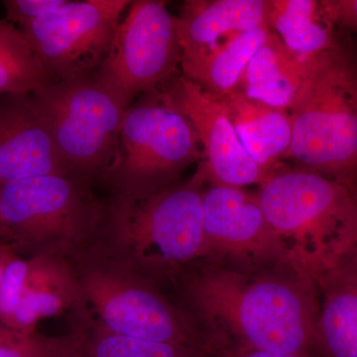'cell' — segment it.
Wrapping results in <instances>:
<instances>
[{
  "label": "cell",
  "mask_w": 357,
  "mask_h": 357,
  "mask_svg": "<svg viewBox=\"0 0 357 357\" xmlns=\"http://www.w3.org/2000/svg\"><path fill=\"white\" fill-rule=\"evenodd\" d=\"M225 357H307L295 356V354H278L259 349H245V347H236L225 352Z\"/></svg>",
  "instance_id": "4316f807"
},
{
  "label": "cell",
  "mask_w": 357,
  "mask_h": 357,
  "mask_svg": "<svg viewBox=\"0 0 357 357\" xmlns=\"http://www.w3.org/2000/svg\"><path fill=\"white\" fill-rule=\"evenodd\" d=\"M189 294L202 318L236 347L309 357L318 344L319 293L312 282L213 267L192 279Z\"/></svg>",
  "instance_id": "6da1fadb"
},
{
  "label": "cell",
  "mask_w": 357,
  "mask_h": 357,
  "mask_svg": "<svg viewBox=\"0 0 357 357\" xmlns=\"http://www.w3.org/2000/svg\"><path fill=\"white\" fill-rule=\"evenodd\" d=\"M206 256L251 263H286L285 255L257 197L243 188L210 184L203 192Z\"/></svg>",
  "instance_id": "7c38bea8"
},
{
  "label": "cell",
  "mask_w": 357,
  "mask_h": 357,
  "mask_svg": "<svg viewBox=\"0 0 357 357\" xmlns=\"http://www.w3.org/2000/svg\"><path fill=\"white\" fill-rule=\"evenodd\" d=\"M218 100L244 149L268 177L280 165L290 147L293 135L290 112L251 100L238 91Z\"/></svg>",
  "instance_id": "2e32d148"
},
{
  "label": "cell",
  "mask_w": 357,
  "mask_h": 357,
  "mask_svg": "<svg viewBox=\"0 0 357 357\" xmlns=\"http://www.w3.org/2000/svg\"><path fill=\"white\" fill-rule=\"evenodd\" d=\"M67 0H6L3 1L6 20L18 27L56 10Z\"/></svg>",
  "instance_id": "cb8c5ba5"
},
{
  "label": "cell",
  "mask_w": 357,
  "mask_h": 357,
  "mask_svg": "<svg viewBox=\"0 0 357 357\" xmlns=\"http://www.w3.org/2000/svg\"><path fill=\"white\" fill-rule=\"evenodd\" d=\"M83 300L77 275L57 253L39 252L28 259L20 304L7 328L35 331L43 319L62 314Z\"/></svg>",
  "instance_id": "9a60e30c"
},
{
  "label": "cell",
  "mask_w": 357,
  "mask_h": 357,
  "mask_svg": "<svg viewBox=\"0 0 357 357\" xmlns=\"http://www.w3.org/2000/svg\"><path fill=\"white\" fill-rule=\"evenodd\" d=\"M16 255H17V250L13 244L0 243V284H1L2 277H3L7 264Z\"/></svg>",
  "instance_id": "83f0119b"
},
{
  "label": "cell",
  "mask_w": 357,
  "mask_h": 357,
  "mask_svg": "<svg viewBox=\"0 0 357 357\" xmlns=\"http://www.w3.org/2000/svg\"><path fill=\"white\" fill-rule=\"evenodd\" d=\"M335 29L357 33V0H321Z\"/></svg>",
  "instance_id": "d4e9b609"
},
{
  "label": "cell",
  "mask_w": 357,
  "mask_h": 357,
  "mask_svg": "<svg viewBox=\"0 0 357 357\" xmlns=\"http://www.w3.org/2000/svg\"><path fill=\"white\" fill-rule=\"evenodd\" d=\"M203 152L196 131L161 89L126 110L116 156L103 177L116 196L142 197L175 184Z\"/></svg>",
  "instance_id": "5b68a950"
},
{
  "label": "cell",
  "mask_w": 357,
  "mask_h": 357,
  "mask_svg": "<svg viewBox=\"0 0 357 357\" xmlns=\"http://www.w3.org/2000/svg\"><path fill=\"white\" fill-rule=\"evenodd\" d=\"M49 175L74 178L29 93L0 96V185Z\"/></svg>",
  "instance_id": "4fadbf2b"
},
{
  "label": "cell",
  "mask_w": 357,
  "mask_h": 357,
  "mask_svg": "<svg viewBox=\"0 0 357 357\" xmlns=\"http://www.w3.org/2000/svg\"><path fill=\"white\" fill-rule=\"evenodd\" d=\"M266 0H187L177 16L182 58L227 43L265 24Z\"/></svg>",
  "instance_id": "5bb4252c"
},
{
  "label": "cell",
  "mask_w": 357,
  "mask_h": 357,
  "mask_svg": "<svg viewBox=\"0 0 357 357\" xmlns=\"http://www.w3.org/2000/svg\"><path fill=\"white\" fill-rule=\"evenodd\" d=\"M293 135L283 160L357 190V59L337 43L310 62L289 109Z\"/></svg>",
  "instance_id": "3957f363"
},
{
  "label": "cell",
  "mask_w": 357,
  "mask_h": 357,
  "mask_svg": "<svg viewBox=\"0 0 357 357\" xmlns=\"http://www.w3.org/2000/svg\"><path fill=\"white\" fill-rule=\"evenodd\" d=\"M177 16L160 0H134L114 34L109 54L93 73L128 109L134 98L177 76L182 62Z\"/></svg>",
  "instance_id": "ba28073f"
},
{
  "label": "cell",
  "mask_w": 357,
  "mask_h": 357,
  "mask_svg": "<svg viewBox=\"0 0 357 357\" xmlns=\"http://www.w3.org/2000/svg\"><path fill=\"white\" fill-rule=\"evenodd\" d=\"M208 176L199 162L187 182L142 197L115 196L110 236L129 265L174 268L206 256L203 192Z\"/></svg>",
  "instance_id": "277c9868"
},
{
  "label": "cell",
  "mask_w": 357,
  "mask_h": 357,
  "mask_svg": "<svg viewBox=\"0 0 357 357\" xmlns=\"http://www.w3.org/2000/svg\"><path fill=\"white\" fill-rule=\"evenodd\" d=\"M257 197L296 276L316 284L344 257L357 215V190L303 167L281 164Z\"/></svg>",
  "instance_id": "7a4b0ae2"
},
{
  "label": "cell",
  "mask_w": 357,
  "mask_h": 357,
  "mask_svg": "<svg viewBox=\"0 0 357 357\" xmlns=\"http://www.w3.org/2000/svg\"><path fill=\"white\" fill-rule=\"evenodd\" d=\"M89 185L57 175L0 185V215L9 243L35 255L72 250L84 243L102 215Z\"/></svg>",
  "instance_id": "52a82bcc"
},
{
  "label": "cell",
  "mask_w": 357,
  "mask_h": 357,
  "mask_svg": "<svg viewBox=\"0 0 357 357\" xmlns=\"http://www.w3.org/2000/svg\"><path fill=\"white\" fill-rule=\"evenodd\" d=\"M338 266L347 268V269L351 270V272L357 275V215L356 220H354V227H352L351 239H349L347 252H345Z\"/></svg>",
  "instance_id": "484cf974"
},
{
  "label": "cell",
  "mask_w": 357,
  "mask_h": 357,
  "mask_svg": "<svg viewBox=\"0 0 357 357\" xmlns=\"http://www.w3.org/2000/svg\"><path fill=\"white\" fill-rule=\"evenodd\" d=\"M72 337H47L35 331L0 326V357H70Z\"/></svg>",
  "instance_id": "603a6c76"
},
{
  "label": "cell",
  "mask_w": 357,
  "mask_h": 357,
  "mask_svg": "<svg viewBox=\"0 0 357 357\" xmlns=\"http://www.w3.org/2000/svg\"><path fill=\"white\" fill-rule=\"evenodd\" d=\"M316 285L318 344L328 357H357V275L335 267L321 275Z\"/></svg>",
  "instance_id": "ac0fdd59"
},
{
  "label": "cell",
  "mask_w": 357,
  "mask_h": 357,
  "mask_svg": "<svg viewBox=\"0 0 357 357\" xmlns=\"http://www.w3.org/2000/svg\"><path fill=\"white\" fill-rule=\"evenodd\" d=\"M269 32L267 26H262L236 35L213 50L183 57L182 76L215 98L229 95L236 91L246 66Z\"/></svg>",
  "instance_id": "ffe728a7"
},
{
  "label": "cell",
  "mask_w": 357,
  "mask_h": 357,
  "mask_svg": "<svg viewBox=\"0 0 357 357\" xmlns=\"http://www.w3.org/2000/svg\"><path fill=\"white\" fill-rule=\"evenodd\" d=\"M312 60L294 55L270 31L246 66L236 91L251 100L289 112L304 84Z\"/></svg>",
  "instance_id": "e0dca14e"
},
{
  "label": "cell",
  "mask_w": 357,
  "mask_h": 357,
  "mask_svg": "<svg viewBox=\"0 0 357 357\" xmlns=\"http://www.w3.org/2000/svg\"><path fill=\"white\" fill-rule=\"evenodd\" d=\"M160 89L196 131L208 183L244 188L260 185L267 178L244 149L217 98L178 75Z\"/></svg>",
  "instance_id": "8fae6325"
},
{
  "label": "cell",
  "mask_w": 357,
  "mask_h": 357,
  "mask_svg": "<svg viewBox=\"0 0 357 357\" xmlns=\"http://www.w3.org/2000/svg\"><path fill=\"white\" fill-rule=\"evenodd\" d=\"M0 243H9V236L0 215Z\"/></svg>",
  "instance_id": "f1b7e54d"
},
{
  "label": "cell",
  "mask_w": 357,
  "mask_h": 357,
  "mask_svg": "<svg viewBox=\"0 0 357 357\" xmlns=\"http://www.w3.org/2000/svg\"><path fill=\"white\" fill-rule=\"evenodd\" d=\"M128 0L66 1L20 29L51 82L93 74L110 50Z\"/></svg>",
  "instance_id": "9c48e42d"
},
{
  "label": "cell",
  "mask_w": 357,
  "mask_h": 357,
  "mask_svg": "<svg viewBox=\"0 0 357 357\" xmlns=\"http://www.w3.org/2000/svg\"><path fill=\"white\" fill-rule=\"evenodd\" d=\"M72 337V357H204L199 347L123 337L98 326Z\"/></svg>",
  "instance_id": "44dd1931"
},
{
  "label": "cell",
  "mask_w": 357,
  "mask_h": 357,
  "mask_svg": "<svg viewBox=\"0 0 357 357\" xmlns=\"http://www.w3.org/2000/svg\"><path fill=\"white\" fill-rule=\"evenodd\" d=\"M83 299L100 326L123 337L199 347L180 314L123 268L96 265L77 275Z\"/></svg>",
  "instance_id": "30bf717a"
},
{
  "label": "cell",
  "mask_w": 357,
  "mask_h": 357,
  "mask_svg": "<svg viewBox=\"0 0 357 357\" xmlns=\"http://www.w3.org/2000/svg\"><path fill=\"white\" fill-rule=\"evenodd\" d=\"M265 24L294 55L312 60L338 43L323 2L266 0Z\"/></svg>",
  "instance_id": "d6986e66"
},
{
  "label": "cell",
  "mask_w": 357,
  "mask_h": 357,
  "mask_svg": "<svg viewBox=\"0 0 357 357\" xmlns=\"http://www.w3.org/2000/svg\"><path fill=\"white\" fill-rule=\"evenodd\" d=\"M51 83L20 28L0 20V96L31 93Z\"/></svg>",
  "instance_id": "7402d4cb"
},
{
  "label": "cell",
  "mask_w": 357,
  "mask_h": 357,
  "mask_svg": "<svg viewBox=\"0 0 357 357\" xmlns=\"http://www.w3.org/2000/svg\"><path fill=\"white\" fill-rule=\"evenodd\" d=\"M70 175L102 181L116 156L123 103L95 75L51 82L29 93Z\"/></svg>",
  "instance_id": "8992f818"
}]
</instances>
